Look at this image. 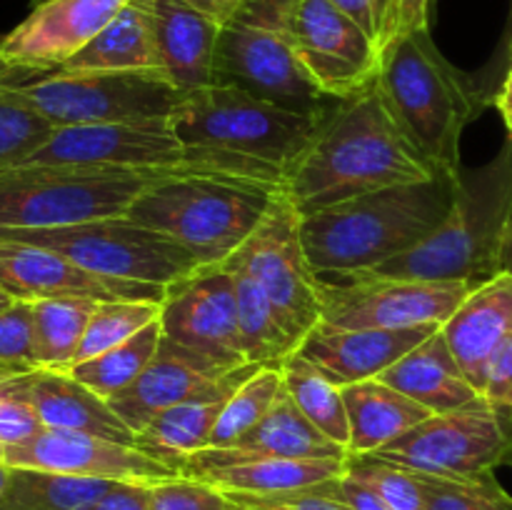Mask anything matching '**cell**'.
<instances>
[{"label": "cell", "mask_w": 512, "mask_h": 510, "mask_svg": "<svg viewBox=\"0 0 512 510\" xmlns=\"http://www.w3.org/2000/svg\"><path fill=\"white\" fill-rule=\"evenodd\" d=\"M433 178H438L435 168L400 130L370 83L323 115L305 153L285 175L283 190L300 215H308L355 195Z\"/></svg>", "instance_id": "1"}, {"label": "cell", "mask_w": 512, "mask_h": 510, "mask_svg": "<svg viewBox=\"0 0 512 510\" xmlns=\"http://www.w3.org/2000/svg\"><path fill=\"white\" fill-rule=\"evenodd\" d=\"M458 180L393 185L303 215L300 235L315 273H370L430 238L450 215Z\"/></svg>", "instance_id": "2"}, {"label": "cell", "mask_w": 512, "mask_h": 510, "mask_svg": "<svg viewBox=\"0 0 512 510\" xmlns=\"http://www.w3.org/2000/svg\"><path fill=\"white\" fill-rule=\"evenodd\" d=\"M375 90L410 143L443 178H460V140L488 100L473 75L445 60L430 30L390 38L380 48Z\"/></svg>", "instance_id": "3"}, {"label": "cell", "mask_w": 512, "mask_h": 510, "mask_svg": "<svg viewBox=\"0 0 512 510\" xmlns=\"http://www.w3.org/2000/svg\"><path fill=\"white\" fill-rule=\"evenodd\" d=\"M512 225V140L480 168L460 170L445 223L410 253L370 270L415 280L483 285L503 273V250Z\"/></svg>", "instance_id": "4"}, {"label": "cell", "mask_w": 512, "mask_h": 510, "mask_svg": "<svg viewBox=\"0 0 512 510\" xmlns=\"http://www.w3.org/2000/svg\"><path fill=\"white\" fill-rule=\"evenodd\" d=\"M273 185L218 175H183L150 185L125 218L170 235L200 268L220 265L253 235L273 200Z\"/></svg>", "instance_id": "5"}, {"label": "cell", "mask_w": 512, "mask_h": 510, "mask_svg": "<svg viewBox=\"0 0 512 510\" xmlns=\"http://www.w3.org/2000/svg\"><path fill=\"white\" fill-rule=\"evenodd\" d=\"M323 115L285 110L235 85L185 93L168 120L170 133L188 148L250 158L288 175L305 153Z\"/></svg>", "instance_id": "6"}, {"label": "cell", "mask_w": 512, "mask_h": 510, "mask_svg": "<svg viewBox=\"0 0 512 510\" xmlns=\"http://www.w3.org/2000/svg\"><path fill=\"white\" fill-rule=\"evenodd\" d=\"M160 175L88 168L0 170V230H45L128 213Z\"/></svg>", "instance_id": "7"}, {"label": "cell", "mask_w": 512, "mask_h": 510, "mask_svg": "<svg viewBox=\"0 0 512 510\" xmlns=\"http://www.w3.org/2000/svg\"><path fill=\"white\" fill-rule=\"evenodd\" d=\"M288 0H248L220 28L215 83L235 85L255 98L303 115H325V95L300 65L285 30Z\"/></svg>", "instance_id": "8"}, {"label": "cell", "mask_w": 512, "mask_h": 510, "mask_svg": "<svg viewBox=\"0 0 512 510\" xmlns=\"http://www.w3.org/2000/svg\"><path fill=\"white\" fill-rule=\"evenodd\" d=\"M13 93L48 118L70 125H145L168 128L183 100L165 78L143 73H40L13 85Z\"/></svg>", "instance_id": "9"}, {"label": "cell", "mask_w": 512, "mask_h": 510, "mask_svg": "<svg viewBox=\"0 0 512 510\" xmlns=\"http://www.w3.org/2000/svg\"><path fill=\"white\" fill-rule=\"evenodd\" d=\"M0 238L50 248L95 275L138 280L163 288L200 268L198 260L170 235L145 228L125 215L63 228L0 230Z\"/></svg>", "instance_id": "10"}, {"label": "cell", "mask_w": 512, "mask_h": 510, "mask_svg": "<svg viewBox=\"0 0 512 510\" xmlns=\"http://www.w3.org/2000/svg\"><path fill=\"white\" fill-rule=\"evenodd\" d=\"M510 450L512 410L480 398L468 408L430 415L393 443L368 455L403 465L415 473L470 478L495 473V468L505 465Z\"/></svg>", "instance_id": "11"}, {"label": "cell", "mask_w": 512, "mask_h": 510, "mask_svg": "<svg viewBox=\"0 0 512 510\" xmlns=\"http://www.w3.org/2000/svg\"><path fill=\"white\" fill-rule=\"evenodd\" d=\"M298 205L283 188L275 190L258 228L230 258L238 260L268 293L293 340L303 343L323 320L320 275L310 265L300 235Z\"/></svg>", "instance_id": "12"}, {"label": "cell", "mask_w": 512, "mask_h": 510, "mask_svg": "<svg viewBox=\"0 0 512 510\" xmlns=\"http://www.w3.org/2000/svg\"><path fill=\"white\" fill-rule=\"evenodd\" d=\"M475 285L455 280H415L358 273L345 283L320 278L323 323L345 330H395L443 325Z\"/></svg>", "instance_id": "13"}, {"label": "cell", "mask_w": 512, "mask_h": 510, "mask_svg": "<svg viewBox=\"0 0 512 510\" xmlns=\"http://www.w3.org/2000/svg\"><path fill=\"white\" fill-rule=\"evenodd\" d=\"M285 30L325 98H353L378 75L380 48L330 0H288Z\"/></svg>", "instance_id": "14"}, {"label": "cell", "mask_w": 512, "mask_h": 510, "mask_svg": "<svg viewBox=\"0 0 512 510\" xmlns=\"http://www.w3.org/2000/svg\"><path fill=\"white\" fill-rule=\"evenodd\" d=\"M165 338L203 353L228 368L248 365L240 338L233 278L220 265L193 270L165 288L160 303Z\"/></svg>", "instance_id": "15"}, {"label": "cell", "mask_w": 512, "mask_h": 510, "mask_svg": "<svg viewBox=\"0 0 512 510\" xmlns=\"http://www.w3.org/2000/svg\"><path fill=\"white\" fill-rule=\"evenodd\" d=\"M0 288L13 300H28V303L45 298L163 303L165 298L163 285L95 275L55 250L10 238H0Z\"/></svg>", "instance_id": "16"}, {"label": "cell", "mask_w": 512, "mask_h": 510, "mask_svg": "<svg viewBox=\"0 0 512 510\" xmlns=\"http://www.w3.org/2000/svg\"><path fill=\"white\" fill-rule=\"evenodd\" d=\"M5 465L8 468H33L60 475H78V478L143 485H153L180 475L160 460L145 455L135 445L53 428H45L28 443L5 448Z\"/></svg>", "instance_id": "17"}, {"label": "cell", "mask_w": 512, "mask_h": 510, "mask_svg": "<svg viewBox=\"0 0 512 510\" xmlns=\"http://www.w3.org/2000/svg\"><path fill=\"white\" fill-rule=\"evenodd\" d=\"M130 0H48L0 40V60L28 73H53L78 55Z\"/></svg>", "instance_id": "18"}, {"label": "cell", "mask_w": 512, "mask_h": 510, "mask_svg": "<svg viewBox=\"0 0 512 510\" xmlns=\"http://www.w3.org/2000/svg\"><path fill=\"white\" fill-rule=\"evenodd\" d=\"M230 370L235 368H228L203 353H195L163 335L158 353L150 360L148 368L138 375L130 388L110 398L108 405L133 433H140L150 420L200 395Z\"/></svg>", "instance_id": "19"}, {"label": "cell", "mask_w": 512, "mask_h": 510, "mask_svg": "<svg viewBox=\"0 0 512 510\" xmlns=\"http://www.w3.org/2000/svg\"><path fill=\"white\" fill-rule=\"evenodd\" d=\"M263 458H300V460H318V458H350L345 448L325 438L293 403L283 390L270 413L255 425L253 430L243 435L238 443L228 448H205L190 455L180 468V475L195 478L210 468H223V465L245 463V460H263Z\"/></svg>", "instance_id": "20"}, {"label": "cell", "mask_w": 512, "mask_h": 510, "mask_svg": "<svg viewBox=\"0 0 512 510\" xmlns=\"http://www.w3.org/2000/svg\"><path fill=\"white\" fill-rule=\"evenodd\" d=\"M440 328L443 325L430 323L395 330H345L320 320L298 350L338 385H353L380 378Z\"/></svg>", "instance_id": "21"}, {"label": "cell", "mask_w": 512, "mask_h": 510, "mask_svg": "<svg viewBox=\"0 0 512 510\" xmlns=\"http://www.w3.org/2000/svg\"><path fill=\"white\" fill-rule=\"evenodd\" d=\"M163 58L165 78L180 93L215 85V50L223 25L185 0H143Z\"/></svg>", "instance_id": "22"}, {"label": "cell", "mask_w": 512, "mask_h": 510, "mask_svg": "<svg viewBox=\"0 0 512 510\" xmlns=\"http://www.w3.org/2000/svg\"><path fill=\"white\" fill-rule=\"evenodd\" d=\"M258 368L263 365H240L200 395L160 413L140 433H135V448L180 473L190 455L208 448L210 435H213L215 423H218L228 398Z\"/></svg>", "instance_id": "23"}, {"label": "cell", "mask_w": 512, "mask_h": 510, "mask_svg": "<svg viewBox=\"0 0 512 510\" xmlns=\"http://www.w3.org/2000/svg\"><path fill=\"white\" fill-rule=\"evenodd\" d=\"M440 330L465 378L483 395L490 358L512 335V273L503 270L470 290Z\"/></svg>", "instance_id": "24"}, {"label": "cell", "mask_w": 512, "mask_h": 510, "mask_svg": "<svg viewBox=\"0 0 512 510\" xmlns=\"http://www.w3.org/2000/svg\"><path fill=\"white\" fill-rule=\"evenodd\" d=\"M15 388L35 405L45 428L98 435L135 445V433L113 413L108 400L95 395L65 370H30L13 378Z\"/></svg>", "instance_id": "25"}, {"label": "cell", "mask_w": 512, "mask_h": 510, "mask_svg": "<svg viewBox=\"0 0 512 510\" xmlns=\"http://www.w3.org/2000/svg\"><path fill=\"white\" fill-rule=\"evenodd\" d=\"M380 380L408 395L410 400L423 405L433 415L468 408L483 398L473 388V383L465 378L443 330H435L418 348H413L405 358L390 365L380 375Z\"/></svg>", "instance_id": "26"}, {"label": "cell", "mask_w": 512, "mask_h": 510, "mask_svg": "<svg viewBox=\"0 0 512 510\" xmlns=\"http://www.w3.org/2000/svg\"><path fill=\"white\" fill-rule=\"evenodd\" d=\"M63 73H143L165 78L153 23L143 0H130L78 55L60 65ZM168 80V78H165Z\"/></svg>", "instance_id": "27"}, {"label": "cell", "mask_w": 512, "mask_h": 510, "mask_svg": "<svg viewBox=\"0 0 512 510\" xmlns=\"http://www.w3.org/2000/svg\"><path fill=\"white\" fill-rule=\"evenodd\" d=\"M343 398L350 423V455L375 453L433 415L380 378L343 385Z\"/></svg>", "instance_id": "28"}, {"label": "cell", "mask_w": 512, "mask_h": 510, "mask_svg": "<svg viewBox=\"0 0 512 510\" xmlns=\"http://www.w3.org/2000/svg\"><path fill=\"white\" fill-rule=\"evenodd\" d=\"M345 465H348V458H263L210 468L195 475V480L213 485L220 493L275 495L313 488L325 480L340 478L345 473Z\"/></svg>", "instance_id": "29"}, {"label": "cell", "mask_w": 512, "mask_h": 510, "mask_svg": "<svg viewBox=\"0 0 512 510\" xmlns=\"http://www.w3.org/2000/svg\"><path fill=\"white\" fill-rule=\"evenodd\" d=\"M223 268L233 278L245 360L253 365H273V368H278L288 355L298 350V343L285 330L273 300L260 288L258 280L235 258L225 260Z\"/></svg>", "instance_id": "30"}, {"label": "cell", "mask_w": 512, "mask_h": 510, "mask_svg": "<svg viewBox=\"0 0 512 510\" xmlns=\"http://www.w3.org/2000/svg\"><path fill=\"white\" fill-rule=\"evenodd\" d=\"M283 373L285 393L293 398L300 413L333 443L348 450L350 445V423L348 408H345L343 385L335 383L325 370L310 363L300 350L278 365Z\"/></svg>", "instance_id": "31"}, {"label": "cell", "mask_w": 512, "mask_h": 510, "mask_svg": "<svg viewBox=\"0 0 512 510\" xmlns=\"http://www.w3.org/2000/svg\"><path fill=\"white\" fill-rule=\"evenodd\" d=\"M115 480L78 478L33 468H10L0 510H78L108 493Z\"/></svg>", "instance_id": "32"}, {"label": "cell", "mask_w": 512, "mask_h": 510, "mask_svg": "<svg viewBox=\"0 0 512 510\" xmlns=\"http://www.w3.org/2000/svg\"><path fill=\"white\" fill-rule=\"evenodd\" d=\"M98 300L45 298L33 303L35 363L43 370H68L75 363L85 328Z\"/></svg>", "instance_id": "33"}, {"label": "cell", "mask_w": 512, "mask_h": 510, "mask_svg": "<svg viewBox=\"0 0 512 510\" xmlns=\"http://www.w3.org/2000/svg\"><path fill=\"white\" fill-rule=\"evenodd\" d=\"M160 340H163V325L158 318L125 343L115 345V348L105 350L90 360L70 365L65 373L73 375L78 383H83L85 388H90L103 400H110L138 380V375L148 368L150 360L158 353Z\"/></svg>", "instance_id": "34"}, {"label": "cell", "mask_w": 512, "mask_h": 510, "mask_svg": "<svg viewBox=\"0 0 512 510\" xmlns=\"http://www.w3.org/2000/svg\"><path fill=\"white\" fill-rule=\"evenodd\" d=\"M283 390L285 383L280 368L263 365L255 370L228 398L218 423H215L213 435H210L208 448H228V445L238 443L248 430H253L270 413Z\"/></svg>", "instance_id": "35"}, {"label": "cell", "mask_w": 512, "mask_h": 510, "mask_svg": "<svg viewBox=\"0 0 512 510\" xmlns=\"http://www.w3.org/2000/svg\"><path fill=\"white\" fill-rule=\"evenodd\" d=\"M15 83L20 80L0 85V170L20 168L55 133V125L48 118L13 93Z\"/></svg>", "instance_id": "36"}, {"label": "cell", "mask_w": 512, "mask_h": 510, "mask_svg": "<svg viewBox=\"0 0 512 510\" xmlns=\"http://www.w3.org/2000/svg\"><path fill=\"white\" fill-rule=\"evenodd\" d=\"M158 318L160 303H148V300H105V303H98L90 315L88 328H85L75 363L90 360L105 350L115 348V345L125 343Z\"/></svg>", "instance_id": "37"}, {"label": "cell", "mask_w": 512, "mask_h": 510, "mask_svg": "<svg viewBox=\"0 0 512 510\" xmlns=\"http://www.w3.org/2000/svg\"><path fill=\"white\" fill-rule=\"evenodd\" d=\"M345 473L368 485L393 510L428 508L425 483L415 470L388 463V460L375 458V455H350L348 465H345Z\"/></svg>", "instance_id": "38"}, {"label": "cell", "mask_w": 512, "mask_h": 510, "mask_svg": "<svg viewBox=\"0 0 512 510\" xmlns=\"http://www.w3.org/2000/svg\"><path fill=\"white\" fill-rule=\"evenodd\" d=\"M428 493L425 510H512V495L500 485L495 473L470 478H440L418 473Z\"/></svg>", "instance_id": "39"}, {"label": "cell", "mask_w": 512, "mask_h": 510, "mask_svg": "<svg viewBox=\"0 0 512 510\" xmlns=\"http://www.w3.org/2000/svg\"><path fill=\"white\" fill-rule=\"evenodd\" d=\"M0 370L13 375L38 370L33 303L28 300H15L0 313Z\"/></svg>", "instance_id": "40"}, {"label": "cell", "mask_w": 512, "mask_h": 510, "mask_svg": "<svg viewBox=\"0 0 512 510\" xmlns=\"http://www.w3.org/2000/svg\"><path fill=\"white\" fill-rule=\"evenodd\" d=\"M150 510H228L230 500L203 480L178 478L148 485Z\"/></svg>", "instance_id": "41"}, {"label": "cell", "mask_w": 512, "mask_h": 510, "mask_svg": "<svg viewBox=\"0 0 512 510\" xmlns=\"http://www.w3.org/2000/svg\"><path fill=\"white\" fill-rule=\"evenodd\" d=\"M335 480L313 485L293 493L275 495H245V493H225V498L243 510H353L335 490Z\"/></svg>", "instance_id": "42"}, {"label": "cell", "mask_w": 512, "mask_h": 510, "mask_svg": "<svg viewBox=\"0 0 512 510\" xmlns=\"http://www.w3.org/2000/svg\"><path fill=\"white\" fill-rule=\"evenodd\" d=\"M15 375L0 380V445H23L43 433L45 425L40 420L35 405L15 388Z\"/></svg>", "instance_id": "43"}, {"label": "cell", "mask_w": 512, "mask_h": 510, "mask_svg": "<svg viewBox=\"0 0 512 510\" xmlns=\"http://www.w3.org/2000/svg\"><path fill=\"white\" fill-rule=\"evenodd\" d=\"M330 3L348 15L358 28H363L378 48L388 43L393 28V0H330Z\"/></svg>", "instance_id": "44"}, {"label": "cell", "mask_w": 512, "mask_h": 510, "mask_svg": "<svg viewBox=\"0 0 512 510\" xmlns=\"http://www.w3.org/2000/svg\"><path fill=\"white\" fill-rule=\"evenodd\" d=\"M483 398L490 405L512 410V335L500 345L485 370Z\"/></svg>", "instance_id": "45"}, {"label": "cell", "mask_w": 512, "mask_h": 510, "mask_svg": "<svg viewBox=\"0 0 512 510\" xmlns=\"http://www.w3.org/2000/svg\"><path fill=\"white\" fill-rule=\"evenodd\" d=\"M78 510H150L148 485L143 483H118L100 498L90 500Z\"/></svg>", "instance_id": "46"}, {"label": "cell", "mask_w": 512, "mask_h": 510, "mask_svg": "<svg viewBox=\"0 0 512 510\" xmlns=\"http://www.w3.org/2000/svg\"><path fill=\"white\" fill-rule=\"evenodd\" d=\"M430 5H433V0H393V28H390V38L415 33V30H428Z\"/></svg>", "instance_id": "47"}, {"label": "cell", "mask_w": 512, "mask_h": 510, "mask_svg": "<svg viewBox=\"0 0 512 510\" xmlns=\"http://www.w3.org/2000/svg\"><path fill=\"white\" fill-rule=\"evenodd\" d=\"M335 490L353 510H393L378 493H373L368 485L360 483L358 478L348 473H343L335 480Z\"/></svg>", "instance_id": "48"}, {"label": "cell", "mask_w": 512, "mask_h": 510, "mask_svg": "<svg viewBox=\"0 0 512 510\" xmlns=\"http://www.w3.org/2000/svg\"><path fill=\"white\" fill-rule=\"evenodd\" d=\"M185 3L198 8L200 13L210 15L213 20H218L220 25H225L228 20H233L235 15L240 13V8H243L248 0H185Z\"/></svg>", "instance_id": "49"}, {"label": "cell", "mask_w": 512, "mask_h": 510, "mask_svg": "<svg viewBox=\"0 0 512 510\" xmlns=\"http://www.w3.org/2000/svg\"><path fill=\"white\" fill-rule=\"evenodd\" d=\"M493 105L500 110V115H503V123L505 128H508V138L512 140V60L508 70H505L503 80H500L498 93H495L493 98Z\"/></svg>", "instance_id": "50"}, {"label": "cell", "mask_w": 512, "mask_h": 510, "mask_svg": "<svg viewBox=\"0 0 512 510\" xmlns=\"http://www.w3.org/2000/svg\"><path fill=\"white\" fill-rule=\"evenodd\" d=\"M510 60H512V43H510L508 53H505V58L500 60V63L495 65V68L483 70V75H480V78H475V80H478L480 90H483L485 100H488V105H493V98H495V93H498V85H500V80H503L505 70H508Z\"/></svg>", "instance_id": "51"}, {"label": "cell", "mask_w": 512, "mask_h": 510, "mask_svg": "<svg viewBox=\"0 0 512 510\" xmlns=\"http://www.w3.org/2000/svg\"><path fill=\"white\" fill-rule=\"evenodd\" d=\"M510 43H512V0H510V10H508V23H505V33H503V40H500V48L495 50V58L490 60V65H488V68H485V70L495 68V65H498L500 60L505 58V53H508Z\"/></svg>", "instance_id": "52"}, {"label": "cell", "mask_w": 512, "mask_h": 510, "mask_svg": "<svg viewBox=\"0 0 512 510\" xmlns=\"http://www.w3.org/2000/svg\"><path fill=\"white\" fill-rule=\"evenodd\" d=\"M30 75H35V73H28V70L10 68V65H5L3 60H0V85H5V83H13V80H23V78H30Z\"/></svg>", "instance_id": "53"}, {"label": "cell", "mask_w": 512, "mask_h": 510, "mask_svg": "<svg viewBox=\"0 0 512 510\" xmlns=\"http://www.w3.org/2000/svg\"><path fill=\"white\" fill-rule=\"evenodd\" d=\"M503 270H505V273H512V225H510L508 240H505V250H503Z\"/></svg>", "instance_id": "54"}, {"label": "cell", "mask_w": 512, "mask_h": 510, "mask_svg": "<svg viewBox=\"0 0 512 510\" xmlns=\"http://www.w3.org/2000/svg\"><path fill=\"white\" fill-rule=\"evenodd\" d=\"M15 303V300L13 298H10V295L8 293H5V290L3 288H0V313H3V310L5 308H10V305H13Z\"/></svg>", "instance_id": "55"}, {"label": "cell", "mask_w": 512, "mask_h": 510, "mask_svg": "<svg viewBox=\"0 0 512 510\" xmlns=\"http://www.w3.org/2000/svg\"><path fill=\"white\" fill-rule=\"evenodd\" d=\"M8 473H10L8 465H0V493H3L5 483H8Z\"/></svg>", "instance_id": "56"}, {"label": "cell", "mask_w": 512, "mask_h": 510, "mask_svg": "<svg viewBox=\"0 0 512 510\" xmlns=\"http://www.w3.org/2000/svg\"><path fill=\"white\" fill-rule=\"evenodd\" d=\"M0 465H5V448L0 445Z\"/></svg>", "instance_id": "57"}, {"label": "cell", "mask_w": 512, "mask_h": 510, "mask_svg": "<svg viewBox=\"0 0 512 510\" xmlns=\"http://www.w3.org/2000/svg\"><path fill=\"white\" fill-rule=\"evenodd\" d=\"M505 465H510V468H512V450H510L508 458H505Z\"/></svg>", "instance_id": "58"}, {"label": "cell", "mask_w": 512, "mask_h": 510, "mask_svg": "<svg viewBox=\"0 0 512 510\" xmlns=\"http://www.w3.org/2000/svg\"><path fill=\"white\" fill-rule=\"evenodd\" d=\"M8 375H13V373H5V370H0V380H3V378H8Z\"/></svg>", "instance_id": "59"}, {"label": "cell", "mask_w": 512, "mask_h": 510, "mask_svg": "<svg viewBox=\"0 0 512 510\" xmlns=\"http://www.w3.org/2000/svg\"><path fill=\"white\" fill-rule=\"evenodd\" d=\"M43 3H48V0H33V8L35 5H43Z\"/></svg>", "instance_id": "60"}, {"label": "cell", "mask_w": 512, "mask_h": 510, "mask_svg": "<svg viewBox=\"0 0 512 510\" xmlns=\"http://www.w3.org/2000/svg\"><path fill=\"white\" fill-rule=\"evenodd\" d=\"M228 510H240V508H235V505L233 503H230V508Z\"/></svg>", "instance_id": "61"}, {"label": "cell", "mask_w": 512, "mask_h": 510, "mask_svg": "<svg viewBox=\"0 0 512 510\" xmlns=\"http://www.w3.org/2000/svg\"><path fill=\"white\" fill-rule=\"evenodd\" d=\"M235 508H238V505H235ZM240 510H243V508H240Z\"/></svg>", "instance_id": "62"}, {"label": "cell", "mask_w": 512, "mask_h": 510, "mask_svg": "<svg viewBox=\"0 0 512 510\" xmlns=\"http://www.w3.org/2000/svg\"><path fill=\"white\" fill-rule=\"evenodd\" d=\"M0 40H3V38H0Z\"/></svg>", "instance_id": "63"}]
</instances>
